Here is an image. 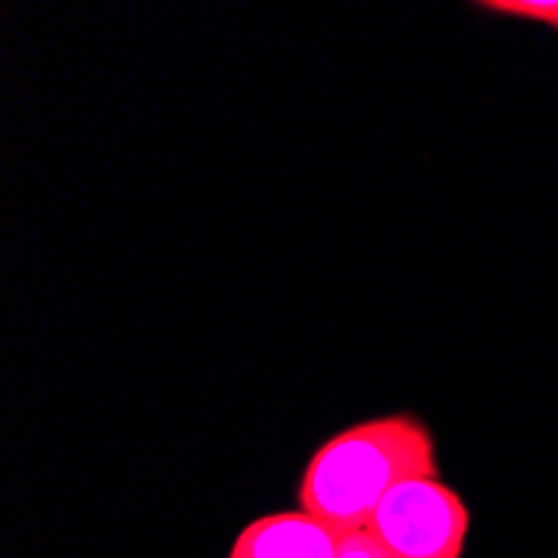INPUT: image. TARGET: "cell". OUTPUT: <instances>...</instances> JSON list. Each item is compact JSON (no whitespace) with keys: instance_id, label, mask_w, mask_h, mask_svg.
Returning <instances> with one entry per match:
<instances>
[{"instance_id":"cell-1","label":"cell","mask_w":558,"mask_h":558,"mask_svg":"<svg viewBox=\"0 0 558 558\" xmlns=\"http://www.w3.org/2000/svg\"><path fill=\"white\" fill-rule=\"evenodd\" d=\"M438 475L435 438L415 415H378L331 435L304 465L298 501L338 532L368 529L381 498L409 478Z\"/></svg>"},{"instance_id":"cell-2","label":"cell","mask_w":558,"mask_h":558,"mask_svg":"<svg viewBox=\"0 0 558 558\" xmlns=\"http://www.w3.org/2000/svg\"><path fill=\"white\" fill-rule=\"evenodd\" d=\"M472 512L438 475L395 485L372 515L368 532L395 558H465Z\"/></svg>"},{"instance_id":"cell-3","label":"cell","mask_w":558,"mask_h":558,"mask_svg":"<svg viewBox=\"0 0 558 558\" xmlns=\"http://www.w3.org/2000/svg\"><path fill=\"white\" fill-rule=\"evenodd\" d=\"M341 532L308 512H271L247 522L228 558H335Z\"/></svg>"},{"instance_id":"cell-4","label":"cell","mask_w":558,"mask_h":558,"mask_svg":"<svg viewBox=\"0 0 558 558\" xmlns=\"http://www.w3.org/2000/svg\"><path fill=\"white\" fill-rule=\"evenodd\" d=\"M478 8L505 14V17L535 21V24H545V27L558 31V0H482Z\"/></svg>"},{"instance_id":"cell-5","label":"cell","mask_w":558,"mask_h":558,"mask_svg":"<svg viewBox=\"0 0 558 558\" xmlns=\"http://www.w3.org/2000/svg\"><path fill=\"white\" fill-rule=\"evenodd\" d=\"M335 558H395V555L368 529H354V532H341Z\"/></svg>"}]
</instances>
